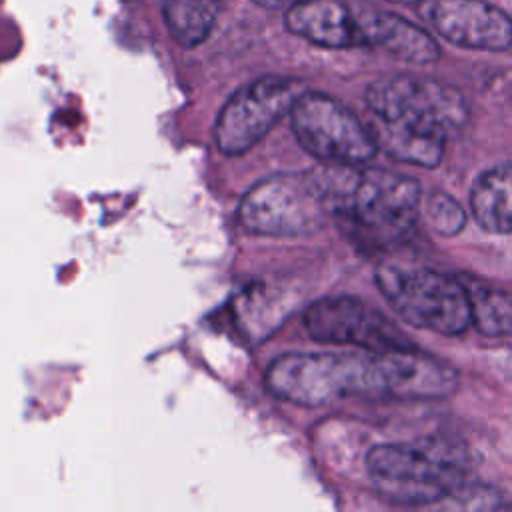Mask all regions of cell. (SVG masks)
Segmentation results:
<instances>
[{
	"label": "cell",
	"mask_w": 512,
	"mask_h": 512,
	"mask_svg": "<svg viewBox=\"0 0 512 512\" xmlns=\"http://www.w3.org/2000/svg\"><path fill=\"white\" fill-rule=\"evenodd\" d=\"M330 216L320 172L276 174L254 184L242 198V226L262 236H304Z\"/></svg>",
	"instance_id": "obj_6"
},
{
	"label": "cell",
	"mask_w": 512,
	"mask_h": 512,
	"mask_svg": "<svg viewBox=\"0 0 512 512\" xmlns=\"http://www.w3.org/2000/svg\"><path fill=\"white\" fill-rule=\"evenodd\" d=\"M372 48L410 64H432L440 58L438 42L424 28L386 10H374Z\"/></svg>",
	"instance_id": "obj_12"
},
{
	"label": "cell",
	"mask_w": 512,
	"mask_h": 512,
	"mask_svg": "<svg viewBox=\"0 0 512 512\" xmlns=\"http://www.w3.org/2000/svg\"><path fill=\"white\" fill-rule=\"evenodd\" d=\"M308 334L318 342L352 344L372 352L416 348L384 314L352 296H330L308 306Z\"/></svg>",
	"instance_id": "obj_9"
},
{
	"label": "cell",
	"mask_w": 512,
	"mask_h": 512,
	"mask_svg": "<svg viewBox=\"0 0 512 512\" xmlns=\"http://www.w3.org/2000/svg\"><path fill=\"white\" fill-rule=\"evenodd\" d=\"M330 214L354 240L386 248L404 240L418 218L420 184L384 168L332 166L320 172Z\"/></svg>",
	"instance_id": "obj_3"
},
{
	"label": "cell",
	"mask_w": 512,
	"mask_h": 512,
	"mask_svg": "<svg viewBox=\"0 0 512 512\" xmlns=\"http://www.w3.org/2000/svg\"><path fill=\"white\" fill-rule=\"evenodd\" d=\"M266 388L292 404L324 406L346 396L400 400L446 398L458 374L446 362L416 348L368 354L294 352L276 358L264 376Z\"/></svg>",
	"instance_id": "obj_1"
},
{
	"label": "cell",
	"mask_w": 512,
	"mask_h": 512,
	"mask_svg": "<svg viewBox=\"0 0 512 512\" xmlns=\"http://www.w3.org/2000/svg\"><path fill=\"white\" fill-rule=\"evenodd\" d=\"M388 2H394V4H408V6H420L424 0H388Z\"/></svg>",
	"instance_id": "obj_17"
},
{
	"label": "cell",
	"mask_w": 512,
	"mask_h": 512,
	"mask_svg": "<svg viewBox=\"0 0 512 512\" xmlns=\"http://www.w3.org/2000/svg\"><path fill=\"white\" fill-rule=\"evenodd\" d=\"M366 106L376 146L394 160L422 168L440 164L448 138L468 120L458 90L410 74L374 80L366 90Z\"/></svg>",
	"instance_id": "obj_2"
},
{
	"label": "cell",
	"mask_w": 512,
	"mask_h": 512,
	"mask_svg": "<svg viewBox=\"0 0 512 512\" xmlns=\"http://www.w3.org/2000/svg\"><path fill=\"white\" fill-rule=\"evenodd\" d=\"M290 116L300 146L326 164L362 166L378 152L370 128L328 94L304 90Z\"/></svg>",
	"instance_id": "obj_7"
},
{
	"label": "cell",
	"mask_w": 512,
	"mask_h": 512,
	"mask_svg": "<svg viewBox=\"0 0 512 512\" xmlns=\"http://www.w3.org/2000/svg\"><path fill=\"white\" fill-rule=\"evenodd\" d=\"M470 208L486 232L512 234V164L494 166L476 178Z\"/></svg>",
	"instance_id": "obj_13"
},
{
	"label": "cell",
	"mask_w": 512,
	"mask_h": 512,
	"mask_svg": "<svg viewBox=\"0 0 512 512\" xmlns=\"http://www.w3.org/2000/svg\"><path fill=\"white\" fill-rule=\"evenodd\" d=\"M420 12L454 46L488 52L512 46V18L488 0H424Z\"/></svg>",
	"instance_id": "obj_10"
},
{
	"label": "cell",
	"mask_w": 512,
	"mask_h": 512,
	"mask_svg": "<svg viewBox=\"0 0 512 512\" xmlns=\"http://www.w3.org/2000/svg\"><path fill=\"white\" fill-rule=\"evenodd\" d=\"M376 492L394 504H432L456 492L468 472L462 444L444 436L378 444L366 456Z\"/></svg>",
	"instance_id": "obj_4"
},
{
	"label": "cell",
	"mask_w": 512,
	"mask_h": 512,
	"mask_svg": "<svg viewBox=\"0 0 512 512\" xmlns=\"http://www.w3.org/2000/svg\"><path fill=\"white\" fill-rule=\"evenodd\" d=\"M462 282L470 298L472 324L484 336H512V292L470 278Z\"/></svg>",
	"instance_id": "obj_14"
},
{
	"label": "cell",
	"mask_w": 512,
	"mask_h": 512,
	"mask_svg": "<svg viewBox=\"0 0 512 512\" xmlns=\"http://www.w3.org/2000/svg\"><path fill=\"white\" fill-rule=\"evenodd\" d=\"M162 14L174 40L192 48L212 32L218 6L214 0H162Z\"/></svg>",
	"instance_id": "obj_15"
},
{
	"label": "cell",
	"mask_w": 512,
	"mask_h": 512,
	"mask_svg": "<svg viewBox=\"0 0 512 512\" xmlns=\"http://www.w3.org/2000/svg\"><path fill=\"white\" fill-rule=\"evenodd\" d=\"M376 8H354L348 0H298L286 8V28L322 48H372Z\"/></svg>",
	"instance_id": "obj_11"
},
{
	"label": "cell",
	"mask_w": 512,
	"mask_h": 512,
	"mask_svg": "<svg viewBox=\"0 0 512 512\" xmlns=\"http://www.w3.org/2000/svg\"><path fill=\"white\" fill-rule=\"evenodd\" d=\"M426 218L428 224L442 236H454L458 234L464 224H466V214L464 208L448 194L444 192H434L426 200Z\"/></svg>",
	"instance_id": "obj_16"
},
{
	"label": "cell",
	"mask_w": 512,
	"mask_h": 512,
	"mask_svg": "<svg viewBox=\"0 0 512 512\" xmlns=\"http://www.w3.org/2000/svg\"><path fill=\"white\" fill-rule=\"evenodd\" d=\"M304 86L294 78L264 76L236 90L222 106L214 142L222 154L236 156L250 150L270 128L292 110Z\"/></svg>",
	"instance_id": "obj_8"
},
{
	"label": "cell",
	"mask_w": 512,
	"mask_h": 512,
	"mask_svg": "<svg viewBox=\"0 0 512 512\" xmlns=\"http://www.w3.org/2000/svg\"><path fill=\"white\" fill-rule=\"evenodd\" d=\"M376 284L408 324L444 336H458L472 324L470 298L460 278L430 270L384 264Z\"/></svg>",
	"instance_id": "obj_5"
}]
</instances>
